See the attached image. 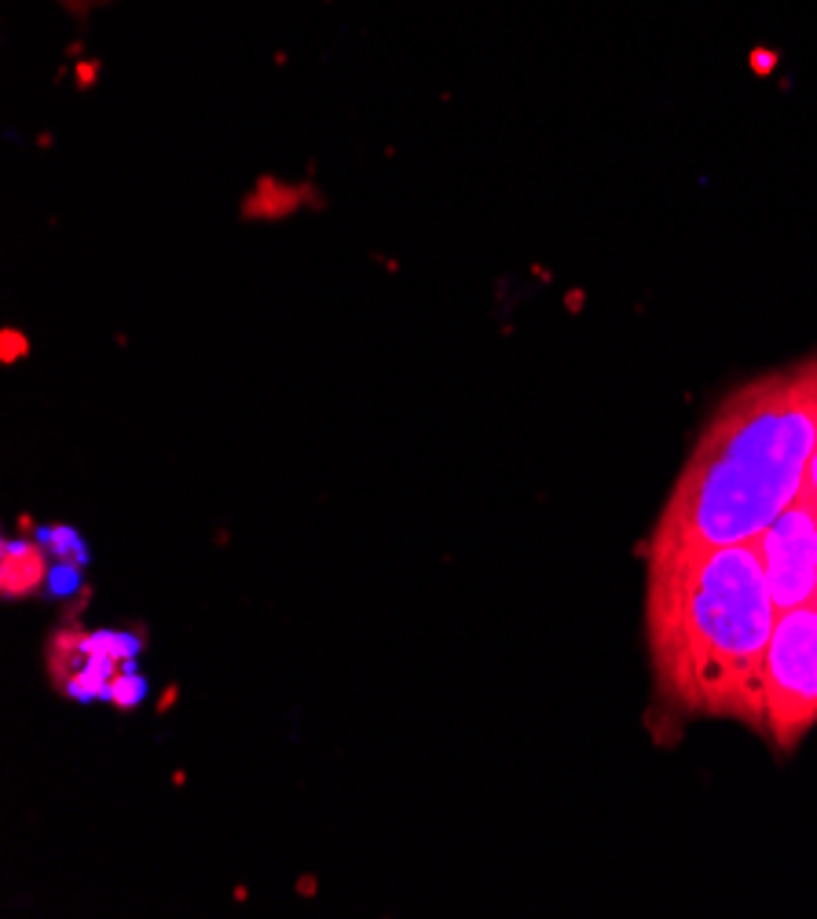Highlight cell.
Listing matches in <instances>:
<instances>
[{
  "label": "cell",
  "instance_id": "obj_5",
  "mask_svg": "<svg viewBox=\"0 0 817 919\" xmlns=\"http://www.w3.org/2000/svg\"><path fill=\"white\" fill-rule=\"evenodd\" d=\"M806 491L817 498V455H813V462H810V473H806Z\"/></svg>",
  "mask_w": 817,
  "mask_h": 919
},
{
  "label": "cell",
  "instance_id": "obj_2",
  "mask_svg": "<svg viewBox=\"0 0 817 919\" xmlns=\"http://www.w3.org/2000/svg\"><path fill=\"white\" fill-rule=\"evenodd\" d=\"M817 455V356L729 392L667 491L645 553L755 542L806 488Z\"/></svg>",
  "mask_w": 817,
  "mask_h": 919
},
{
  "label": "cell",
  "instance_id": "obj_3",
  "mask_svg": "<svg viewBox=\"0 0 817 919\" xmlns=\"http://www.w3.org/2000/svg\"><path fill=\"white\" fill-rule=\"evenodd\" d=\"M817 725V601L777 611L766 649L762 736L788 754Z\"/></svg>",
  "mask_w": 817,
  "mask_h": 919
},
{
  "label": "cell",
  "instance_id": "obj_4",
  "mask_svg": "<svg viewBox=\"0 0 817 919\" xmlns=\"http://www.w3.org/2000/svg\"><path fill=\"white\" fill-rule=\"evenodd\" d=\"M751 546L777 611L817 601V498L806 488Z\"/></svg>",
  "mask_w": 817,
  "mask_h": 919
},
{
  "label": "cell",
  "instance_id": "obj_1",
  "mask_svg": "<svg viewBox=\"0 0 817 919\" xmlns=\"http://www.w3.org/2000/svg\"><path fill=\"white\" fill-rule=\"evenodd\" d=\"M777 604L751 542L645 553V644L671 714L726 718L762 736Z\"/></svg>",
  "mask_w": 817,
  "mask_h": 919
}]
</instances>
